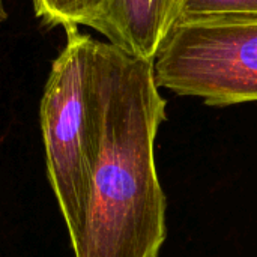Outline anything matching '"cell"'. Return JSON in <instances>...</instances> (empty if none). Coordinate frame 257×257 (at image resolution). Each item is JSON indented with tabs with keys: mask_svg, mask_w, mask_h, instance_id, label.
Here are the masks:
<instances>
[{
	"mask_svg": "<svg viewBox=\"0 0 257 257\" xmlns=\"http://www.w3.org/2000/svg\"><path fill=\"white\" fill-rule=\"evenodd\" d=\"M98 143L84 227L74 257H160L166 197L155 139L166 99L154 62L93 41Z\"/></svg>",
	"mask_w": 257,
	"mask_h": 257,
	"instance_id": "cell-1",
	"label": "cell"
},
{
	"mask_svg": "<svg viewBox=\"0 0 257 257\" xmlns=\"http://www.w3.org/2000/svg\"><path fill=\"white\" fill-rule=\"evenodd\" d=\"M66 41L53 60L41 99L39 119L47 176L65 220L71 248L78 242L90 199L98 143L93 80V38L65 29Z\"/></svg>",
	"mask_w": 257,
	"mask_h": 257,
	"instance_id": "cell-2",
	"label": "cell"
},
{
	"mask_svg": "<svg viewBox=\"0 0 257 257\" xmlns=\"http://www.w3.org/2000/svg\"><path fill=\"white\" fill-rule=\"evenodd\" d=\"M158 87L226 107L257 101V20L178 21L163 41Z\"/></svg>",
	"mask_w": 257,
	"mask_h": 257,
	"instance_id": "cell-3",
	"label": "cell"
},
{
	"mask_svg": "<svg viewBox=\"0 0 257 257\" xmlns=\"http://www.w3.org/2000/svg\"><path fill=\"white\" fill-rule=\"evenodd\" d=\"M184 0H102L89 27L125 53L155 60Z\"/></svg>",
	"mask_w": 257,
	"mask_h": 257,
	"instance_id": "cell-4",
	"label": "cell"
},
{
	"mask_svg": "<svg viewBox=\"0 0 257 257\" xmlns=\"http://www.w3.org/2000/svg\"><path fill=\"white\" fill-rule=\"evenodd\" d=\"M102 0H39L35 14L48 27H89Z\"/></svg>",
	"mask_w": 257,
	"mask_h": 257,
	"instance_id": "cell-5",
	"label": "cell"
},
{
	"mask_svg": "<svg viewBox=\"0 0 257 257\" xmlns=\"http://www.w3.org/2000/svg\"><path fill=\"white\" fill-rule=\"evenodd\" d=\"M257 20V0H184L178 21Z\"/></svg>",
	"mask_w": 257,
	"mask_h": 257,
	"instance_id": "cell-6",
	"label": "cell"
},
{
	"mask_svg": "<svg viewBox=\"0 0 257 257\" xmlns=\"http://www.w3.org/2000/svg\"><path fill=\"white\" fill-rule=\"evenodd\" d=\"M8 18V12L5 8V0H0V23H3Z\"/></svg>",
	"mask_w": 257,
	"mask_h": 257,
	"instance_id": "cell-7",
	"label": "cell"
},
{
	"mask_svg": "<svg viewBox=\"0 0 257 257\" xmlns=\"http://www.w3.org/2000/svg\"><path fill=\"white\" fill-rule=\"evenodd\" d=\"M38 2H39V0H33V5H35V3H38Z\"/></svg>",
	"mask_w": 257,
	"mask_h": 257,
	"instance_id": "cell-8",
	"label": "cell"
}]
</instances>
